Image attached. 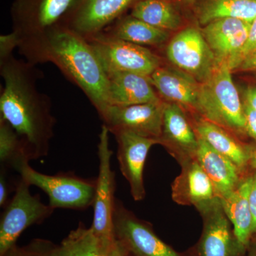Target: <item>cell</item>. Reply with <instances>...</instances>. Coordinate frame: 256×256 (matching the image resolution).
<instances>
[{
  "label": "cell",
  "instance_id": "cell-1",
  "mask_svg": "<svg viewBox=\"0 0 256 256\" xmlns=\"http://www.w3.org/2000/svg\"><path fill=\"white\" fill-rule=\"evenodd\" d=\"M0 74L4 80L0 118L18 133L30 161L44 158L50 152L56 118L50 97L37 88L38 70L10 54L0 56Z\"/></svg>",
  "mask_w": 256,
  "mask_h": 256
},
{
  "label": "cell",
  "instance_id": "cell-2",
  "mask_svg": "<svg viewBox=\"0 0 256 256\" xmlns=\"http://www.w3.org/2000/svg\"><path fill=\"white\" fill-rule=\"evenodd\" d=\"M23 56L35 66L47 62L54 64L84 92L98 114L109 106L105 69L87 40L67 26L50 32Z\"/></svg>",
  "mask_w": 256,
  "mask_h": 256
},
{
  "label": "cell",
  "instance_id": "cell-3",
  "mask_svg": "<svg viewBox=\"0 0 256 256\" xmlns=\"http://www.w3.org/2000/svg\"><path fill=\"white\" fill-rule=\"evenodd\" d=\"M82 0H16L12 8V33L21 54L31 50L56 28L66 26Z\"/></svg>",
  "mask_w": 256,
  "mask_h": 256
},
{
  "label": "cell",
  "instance_id": "cell-4",
  "mask_svg": "<svg viewBox=\"0 0 256 256\" xmlns=\"http://www.w3.org/2000/svg\"><path fill=\"white\" fill-rule=\"evenodd\" d=\"M226 63H222L212 77L201 84L197 114L232 132L246 133V120L238 90Z\"/></svg>",
  "mask_w": 256,
  "mask_h": 256
},
{
  "label": "cell",
  "instance_id": "cell-5",
  "mask_svg": "<svg viewBox=\"0 0 256 256\" xmlns=\"http://www.w3.org/2000/svg\"><path fill=\"white\" fill-rule=\"evenodd\" d=\"M20 178L30 186L45 192L48 205L56 208L86 210L92 206L95 196L96 180H88L72 174L48 175L32 168L30 162L24 161L15 168Z\"/></svg>",
  "mask_w": 256,
  "mask_h": 256
},
{
  "label": "cell",
  "instance_id": "cell-6",
  "mask_svg": "<svg viewBox=\"0 0 256 256\" xmlns=\"http://www.w3.org/2000/svg\"><path fill=\"white\" fill-rule=\"evenodd\" d=\"M30 186L20 178L14 196L4 208L0 220V256L16 245L24 230L42 223L54 212L50 205L42 203L40 196L32 194Z\"/></svg>",
  "mask_w": 256,
  "mask_h": 256
},
{
  "label": "cell",
  "instance_id": "cell-7",
  "mask_svg": "<svg viewBox=\"0 0 256 256\" xmlns=\"http://www.w3.org/2000/svg\"><path fill=\"white\" fill-rule=\"evenodd\" d=\"M87 41L106 73L130 72L150 77L162 66L160 56L148 47L112 38L102 33L87 38Z\"/></svg>",
  "mask_w": 256,
  "mask_h": 256
},
{
  "label": "cell",
  "instance_id": "cell-8",
  "mask_svg": "<svg viewBox=\"0 0 256 256\" xmlns=\"http://www.w3.org/2000/svg\"><path fill=\"white\" fill-rule=\"evenodd\" d=\"M166 54L176 68L200 84L208 80L220 65L202 31L193 26L182 30L170 40Z\"/></svg>",
  "mask_w": 256,
  "mask_h": 256
},
{
  "label": "cell",
  "instance_id": "cell-9",
  "mask_svg": "<svg viewBox=\"0 0 256 256\" xmlns=\"http://www.w3.org/2000/svg\"><path fill=\"white\" fill-rule=\"evenodd\" d=\"M109 130L101 127L98 144L99 160L98 176L96 178L94 204V220L90 228L98 236L110 240L116 239L114 213L116 198L114 173L111 166L112 151L109 146Z\"/></svg>",
  "mask_w": 256,
  "mask_h": 256
},
{
  "label": "cell",
  "instance_id": "cell-10",
  "mask_svg": "<svg viewBox=\"0 0 256 256\" xmlns=\"http://www.w3.org/2000/svg\"><path fill=\"white\" fill-rule=\"evenodd\" d=\"M165 102L131 106H108L98 114L109 132L122 130L154 138L160 142Z\"/></svg>",
  "mask_w": 256,
  "mask_h": 256
},
{
  "label": "cell",
  "instance_id": "cell-11",
  "mask_svg": "<svg viewBox=\"0 0 256 256\" xmlns=\"http://www.w3.org/2000/svg\"><path fill=\"white\" fill-rule=\"evenodd\" d=\"M114 228L116 238L133 256H180L118 200L114 208Z\"/></svg>",
  "mask_w": 256,
  "mask_h": 256
},
{
  "label": "cell",
  "instance_id": "cell-12",
  "mask_svg": "<svg viewBox=\"0 0 256 256\" xmlns=\"http://www.w3.org/2000/svg\"><path fill=\"white\" fill-rule=\"evenodd\" d=\"M111 133L117 142L120 169L129 184L133 200L142 201L146 195L143 172L146 156L152 146L160 144L159 140L122 130Z\"/></svg>",
  "mask_w": 256,
  "mask_h": 256
},
{
  "label": "cell",
  "instance_id": "cell-13",
  "mask_svg": "<svg viewBox=\"0 0 256 256\" xmlns=\"http://www.w3.org/2000/svg\"><path fill=\"white\" fill-rule=\"evenodd\" d=\"M160 144L164 146L180 164L196 159L198 138L186 111L178 104L165 102Z\"/></svg>",
  "mask_w": 256,
  "mask_h": 256
},
{
  "label": "cell",
  "instance_id": "cell-14",
  "mask_svg": "<svg viewBox=\"0 0 256 256\" xmlns=\"http://www.w3.org/2000/svg\"><path fill=\"white\" fill-rule=\"evenodd\" d=\"M136 0H82L66 26L85 38L102 33Z\"/></svg>",
  "mask_w": 256,
  "mask_h": 256
},
{
  "label": "cell",
  "instance_id": "cell-15",
  "mask_svg": "<svg viewBox=\"0 0 256 256\" xmlns=\"http://www.w3.org/2000/svg\"><path fill=\"white\" fill-rule=\"evenodd\" d=\"M200 212L204 218L200 256H236L242 252L220 198Z\"/></svg>",
  "mask_w": 256,
  "mask_h": 256
},
{
  "label": "cell",
  "instance_id": "cell-16",
  "mask_svg": "<svg viewBox=\"0 0 256 256\" xmlns=\"http://www.w3.org/2000/svg\"><path fill=\"white\" fill-rule=\"evenodd\" d=\"M180 165L181 172L172 186L173 201L201 212L218 200L213 184L196 159Z\"/></svg>",
  "mask_w": 256,
  "mask_h": 256
},
{
  "label": "cell",
  "instance_id": "cell-17",
  "mask_svg": "<svg viewBox=\"0 0 256 256\" xmlns=\"http://www.w3.org/2000/svg\"><path fill=\"white\" fill-rule=\"evenodd\" d=\"M150 78L160 98L197 114L201 84L191 75L178 68L161 66Z\"/></svg>",
  "mask_w": 256,
  "mask_h": 256
},
{
  "label": "cell",
  "instance_id": "cell-18",
  "mask_svg": "<svg viewBox=\"0 0 256 256\" xmlns=\"http://www.w3.org/2000/svg\"><path fill=\"white\" fill-rule=\"evenodd\" d=\"M250 24L237 18H225L205 25L202 34L220 64L226 63L230 68L246 42Z\"/></svg>",
  "mask_w": 256,
  "mask_h": 256
},
{
  "label": "cell",
  "instance_id": "cell-19",
  "mask_svg": "<svg viewBox=\"0 0 256 256\" xmlns=\"http://www.w3.org/2000/svg\"><path fill=\"white\" fill-rule=\"evenodd\" d=\"M196 160L213 184L218 198L230 194L238 188L244 178L242 172L236 164L200 138Z\"/></svg>",
  "mask_w": 256,
  "mask_h": 256
},
{
  "label": "cell",
  "instance_id": "cell-20",
  "mask_svg": "<svg viewBox=\"0 0 256 256\" xmlns=\"http://www.w3.org/2000/svg\"><path fill=\"white\" fill-rule=\"evenodd\" d=\"M106 74L108 80L109 105L131 106L162 100L150 77L130 72H114Z\"/></svg>",
  "mask_w": 256,
  "mask_h": 256
},
{
  "label": "cell",
  "instance_id": "cell-21",
  "mask_svg": "<svg viewBox=\"0 0 256 256\" xmlns=\"http://www.w3.org/2000/svg\"><path fill=\"white\" fill-rule=\"evenodd\" d=\"M196 114L193 126L197 136L212 148L232 160L244 172L249 164L248 146H244L232 132Z\"/></svg>",
  "mask_w": 256,
  "mask_h": 256
},
{
  "label": "cell",
  "instance_id": "cell-22",
  "mask_svg": "<svg viewBox=\"0 0 256 256\" xmlns=\"http://www.w3.org/2000/svg\"><path fill=\"white\" fill-rule=\"evenodd\" d=\"M66 256H127L128 252L118 239L98 236L92 228L80 224L60 244Z\"/></svg>",
  "mask_w": 256,
  "mask_h": 256
},
{
  "label": "cell",
  "instance_id": "cell-23",
  "mask_svg": "<svg viewBox=\"0 0 256 256\" xmlns=\"http://www.w3.org/2000/svg\"><path fill=\"white\" fill-rule=\"evenodd\" d=\"M252 176L242 178V182L228 196L220 198L226 215L233 228L234 236L242 252L248 246L252 232V216L249 206V194Z\"/></svg>",
  "mask_w": 256,
  "mask_h": 256
},
{
  "label": "cell",
  "instance_id": "cell-24",
  "mask_svg": "<svg viewBox=\"0 0 256 256\" xmlns=\"http://www.w3.org/2000/svg\"><path fill=\"white\" fill-rule=\"evenodd\" d=\"M102 34L146 47L160 46L168 41L170 37V32L154 28L131 15L120 18L114 26H108Z\"/></svg>",
  "mask_w": 256,
  "mask_h": 256
},
{
  "label": "cell",
  "instance_id": "cell-25",
  "mask_svg": "<svg viewBox=\"0 0 256 256\" xmlns=\"http://www.w3.org/2000/svg\"><path fill=\"white\" fill-rule=\"evenodd\" d=\"M200 24L232 18L252 23L256 18V0H202L196 9Z\"/></svg>",
  "mask_w": 256,
  "mask_h": 256
},
{
  "label": "cell",
  "instance_id": "cell-26",
  "mask_svg": "<svg viewBox=\"0 0 256 256\" xmlns=\"http://www.w3.org/2000/svg\"><path fill=\"white\" fill-rule=\"evenodd\" d=\"M130 15L168 32L178 30L182 23L180 13L169 0H138Z\"/></svg>",
  "mask_w": 256,
  "mask_h": 256
},
{
  "label": "cell",
  "instance_id": "cell-27",
  "mask_svg": "<svg viewBox=\"0 0 256 256\" xmlns=\"http://www.w3.org/2000/svg\"><path fill=\"white\" fill-rule=\"evenodd\" d=\"M28 161L22 141L14 128L0 118V162L3 168L15 170L20 163Z\"/></svg>",
  "mask_w": 256,
  "mask_h": 256
},
{
  "label": "cell",
  "instance_id": "cell-28",
  "mask_svg": "<svg viewBox=\"0 0 256 256\" xmlns=\"http://www.w3.org/2000/svg\"><path fill=\"white\" fill-rule=\"evenodd\" d=\"M255 54H256V18L250 24L246 42L234 60V63L232 64L230 66L232 70H237L244 60Z\"/></svg>",
  "mask_w": 256,
  "mask_h": 256
},
{
  "label": "cell",
  "instance_id": "cell-29",
  "mask_svg": "<svg viewBox=\"0 0 256 256\" xmlns=\"http://www.w3.org/2000/svg\"><path fill=\"white\" fill-rule=\"evenodd\" d=\"M35 256H66L63 248L50 242L37 239L28 246Z\"/></svg>",
  "mask_w": 256,
  "mask_h": 256
},
{
  "label": "cell",
  "instance_id": "cell-30",
  "mask_svg": "<svg viewBox=\"0 0 256 256\" xmlns=\"http://www.w3.org/2000/svg\"><path fill=\"white\" fill-rule=\"evenodd\" d=\"M244 114L246 133L256 141V110L245 102L244 104Z\"/></svg>",
  "mask_w": 256,
  "mask_h": 256
},
{
  "label": "cell",
  "instance_id": "cell-31",
  "mask_svg": "<svg viewBox=\"0 0 256 256\" xmlns=\"http://www.w3.org/2000/svg\"><path fill=\"white\" fill-rule=\"evenodd\" d=\"M18 48V40L14 34L1 35L0 36V56L13 54L15 48Z\"/></svg>",
  "mask_w": 256,
  "mask_h": 256
},
{
  "label": "cell",
  "instance_id": "cell-32",
  "mask_svg": "<svg viewBox=\"0 0 256 256\" xmlns=\"http://www.w3.org/2000/svg\"><path fill=\"white\" fill-rule=\"evenodd\" d=\"M249 206L252 216V232L256 234V172L252 175V181L249 194Z\"/></svg>",
  "mask_w": 256,
  "mask_h": 256
},
{
  "label": "cell",
  "instance_id": "cell-33",
  "mask_svg": "<svg viewBox=\"0 0 256 256\" xmlns=\"http://www.w3.org/2000/svg\"><path fill=\"white\" fill-rule=\"evenodd\" d=\"M10 194V186L5 174L4 168L1 170L0 174V206L5 208L10 200H8Z\"/></svg>",
  "mask_w": 256,
  "mask_h": 256
},
{
  "label": "cell",
  "instance_id": "cell-34",
  "mask_svg": "<svg viewBox=\"0 0 256 256\" xmlns=\"http://www.w3.org/2000/svg\"><path fill=\"white\" fill-rule=\"evenodd\" d=\"M3 256H35L30 246L18 248L16 245L10 248Z\"/></svg>",
  "mask_w": 256,
  "mask_h": 256
},
{
  "label": "cell",
  "instance_id": "cell-35",
  "mask_svg": "<svg viewBox=\"0 0 256 256\" xmlns=\"http://www.w3.org/2000/svg\"><path fill=\"white\" fill-rule=\"evenodd\" d=\"M237 70L256 72V54L244 60Z\"/></svg>",
  "mask_w": 256,
  "mask_h": 256
},
{
  "label": "cell",
  "instance_id": "cell-36",
  "mask_svg": "<svg viewBox=\"0 0 256 256\" xmlns=\"http://www.w3.org/2000/svg\"><path fill=\"white\" fill-rule=\"evenodd\" d=\"M246 102L256 110V88L249 87L246 90Z\"/></svg>",
  "mask_w": 256,
  "mask_h": 256
},
{
  "label": "cell",
  "instance_id": "cell-37",
  "mask_svg": "<svg viewBox=\"0 0 256 256\" xmlns=\"http://www.w3.org/2000/svg\"><path fill=\"white\" fill-rule=\"evenodd\" d=\"M249 164L256 170V142L248 146Z\"/></svg>",
  "mask_w": 256,
  "mask_h": 256
},
{
  "label": "cell",
  "instance_id": "cell-38",
  "mask_svg": "<svg viewBox=\"0 0 256 256\" xmlns=\"http://www.w3.org/2000/svg\"><path fill=\"white\" fill-rule=\"evenodd\" d=\"M190 1H194V0H190Z\"/></svg>",
  "mask_w": 256,
  "mask_h": 256
},
{
  "label": "cell",
  "instance_id": "cell-39",
  "mask_svg": "<svg viewBox=\"0 0 256 256\" xmlns=\"http://www.w3.org/2000/svg\"></svg>",
  "mask_w": 256,
  "mask_h": 256
},
{
  "label": "cell",
  "instance_id": "cell-40",
  "mask_svg": "<svg viewBox=\"0 0 256 256\" xmlns=\"http://www.w3.org/2000/svg\"><path fill=\"white\" fill-rule=\"evenodd\" d=\"M256 256V255H255V256Z\"/></svg>",
  "mask_w": 256,
  "mask_h": 256
},
{
  "label": "cell",
  "instance_id": "cell-41",
  "mask_svg": "<svg viewBox=\"0 0 256 256\" xmlns=\"http://www.w3.org/2000/svg\"><path fill=\"white\" fill-rule=\"evenodd\" d=\"M137 1H138V0H137ZM169 1H170V0H169Z\"/></svg>",
  "mask_w": 256,
  "mask_h": 256
}]
</instances>
